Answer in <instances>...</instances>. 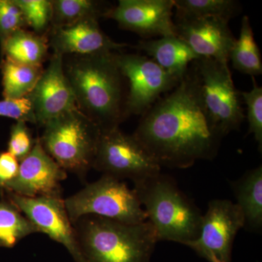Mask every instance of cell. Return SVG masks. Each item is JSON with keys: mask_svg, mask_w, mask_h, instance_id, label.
<instances>
[{"mask_svg": "<svg viewBox=\"0 0 262 262\" xmlns=\"http://www.w3.org/2000/svg\"><path fill=\"white\" fill-rule=\"evenodd\" d=\"M133 136L160 167L187 168L216 156L223 139L202 98L192 66L179 84L141 115Z\"/></svg>", "mask_w": 262, "mask_h": 262, "instance_id": "1", "label": "cell"}, {"mask_svg": "<svg viewBox=\"0 0 262 262\" xmlns=\"http://www.w3.org/2000/svg\"><path fill=\"white\" fill-rule=\"evenodd\" d=\"M66 77L75 95L77 107L102 131L119 127L127 118L124 77L114 52L73 56L64 63Z\"/></svg>", "mask_w": 262, "mask_h": 262, "instance_id": "2", "label": "cell"}, {"mask_svg": "<svg viewBox=\"0 0 262 262\" xmlns=\"http://www.w3.org/2000/svg\"><path fill=\"white\" fill-rule=\"evenodd\" d=\"M74 227L84 262H149L158 242L148 220L129 225L90 215Z\"/></svg>", "mask_w": 262, "mask_h": 262, "instance_id": "3", "label": "cell"}, {"mask_svg": "<svg viewBox=\"0 0 262 262\" xmlns=\"http://www.w3.org/2000/svg\"><path fill=\"white\" fill-rule=\"evenodd\" d=\"M134 189L158 241L186 246L198 238L203 215L171 177L159 173L134 183Z\"/></svg>", "mask_w": 262, "mask_h": 262, "instance_id": "4", "label": "cell"}, {"mask_svg": "<svg viewBox=\"0 0 262 262\" xmlns=\"http://www.w3.org/2000/svg\"><path fill=\"white\" fill-rule=\"evenodd\" d=\"M43 127L39 138L46 152L67 173L84 180L94 166L99 127L77 107L52 119Z\"/></svg>", "mask_w": 262, "mask_h": 262, "instance_id": "5", "label": "cell"}, {"mask_svg": "<svg viewBox=\"0 0 262 262\" xmlns=\"http://www.w3.org/2000/svg\"><path fill=\"white\" fill-rule=\"evenodd\" d=\"M71 222L85 215H97L122 223L136 225L147 220L134 189L125 183L103 175L80 191L64 200Z\"/></svg>", "mask_w": 262, "mask_h": 262, "instance_id": "6", "label": "cell"}, {"mask_svg": "<svg viewBox=\"0 0 262 262\" xmlns=\"http://www.w3.org/2000/svg\"><path fill=\"white\" fill-rule=\"evenodd\" d=\"M191 66L205 107L219 134L224 138L239 130L246 117L228 63L201 57Z\"/></svg>", "mask_w": 262, "mask_h": 262, "instance_id": "7", "label": "cell"}, {"mask_svg": "<svg viewBox=\"0 0 262 262\" xmlns=\"http://www.w3.org/2000/svg\"><path fill=\"white\" fill-rule=\"evenodd\" d=\"M93 168L103 175L134 183L160 173L161 167L139 141L119 127L102 131Z\"/></svg>", "mask_w": 262, "mask_h": 262, "instance_id": "8", "label": "cell"}, {"mask_svg": "<svg viewBox=\"0 0 262 262\" xmlns=\"http://www.w3.org/2000/svg\"><path fill=\"white\" fill-rule=\"evenodd\" d=\"M114 58L122 75L128 82L125 106L126 117L144 115L162 95L171 91L182 80L148 56L114 52Z\"/></svg>", "mask_w": 262, "mask_h": 262, "instance_id": "9", "label": "cell"}, {"mask_svg": "<svg viewBox=\"0 0 262 262\" xmlns=\"http://www.w3.org/2000/svg\"><path fill=\"white\" fill-rule=\"evenodd\" d=\"M245 226L244 214L236 203L213 200L202 218L199 236L186 246L209 262H231L234 239Z\"/></svg>", "mask_w": 262, "mask_h": 262, "instance_id": "10", "label": "cell"}, {"mask_svg": "<svg viewBox=\"0 0 262 262\" xmlns=\"http://www.w3.org/2000/svg\"><path fill=\"white\" fill-rule=\"evenodd\" d=\"M22 213L37 229L61 244L76 262H84L73 224L71 222L61 196H39L27 198L14 193L4 192Z\"/></svg>", "mask_w": 262, "mask_h": 262, "instance_id": "11", "label": "cell"}, {"mask_svg": "<svg viewBox=\"0 0 262 262\" xmlns=\"http://www.w3.org/2000/svg\"><path fill=\"white\" fill-rule=\"evenodd\" d=\"M173 8V0H120L104 18L113 19L120 28L144 39L177 37Z\"/></svg>", "mask_w": 262, "mask_h": 262, "instance_id": "12", "label": "cell"}, {"mask_svg": "<svg viewBox=\"0 0 262 262\" xmlns=\"http://www.w3.org/2000/svg\"><path fill=\"white\" fill-rule=\"evenodd\" d=\"M67 178V172L46 152L38 137L31 152L20 162L18 175L0 191L27 198L61 196V184Z\"/></svg>", "mask_w": 262, "mask_h": 262, "instance_id": "13", "label": "cell"}, {"mask_svg": "<svg viewBox=\"0 0 262 262\" xmlns=\"http://www.w3.org/2000/svg\"><path fill=\"white\" fill-rule=\"evenodd\" d=\"M35 117L36 125H45L62 114L77 108L75 95L66 77L63 56L53 53L35 87L28 95Z\"/></svg>", "mask_w": 262, "mask_h": 262, "instance_id": "14", "label": "cell"}, {"mask_svg": "<svg viewBox=\"0 0 262 262\" xmlns=\"http://www.w3.org/2000/svg\"><path fill=\"white\" fill-rule=\"evenodd\" d=\"M177 37L198 56L228 63L235 40L229 21L217 18H175Z\"/></svg>", "mask_w": 262, "mask_h": 262, "instance_id": "15", "label": "cell"}, {"mask_svg": "<svg viewBox=\"0 0 262 262\" xmlns=\"http://www.w3.org/2000/svg\"><path fill=\"white\" fill-rule=\"evenodd\" d=\"M49 44L53 53L89 56L119 51L127 43L115 42L100 28L98 19L87 18L67 27L51 28Z\"/></svg>", "mask_w": 262, "mask_h": 262, "instance_id": "16", "label": "cell"}, {"mask_svg": "<svg viewBox=\"0 0 262 262\" xmlns=\"http://www.w3.org/2000/svg\"><path fill=\"white\" fill-rule=\"evenodd\" d=\"M134 48L145 52L148 57L179 80L186 75L189 64L201 58L178 37L144 39Z\"/></svg>", "mask_w": 262, "mask_h": 262, "instance_id": "17", "label": "cell"}, {"mask_svg": "<svg viewBox=\"0 0 262 262\" xmlns=\"http://www.w3.org/2000/svg\"><path fill=\"white\" fill-rule=\"evenodd\" d=\"M237 203L242 211L244 227L252 231L262 227V167L252 169L232 184Z\"/></svg>", "mask_w": 262, "mask_h": 262, "instance_id": "18", "label": "cell"}, {"mask_svg": "<svg viewBox=\"0 0 262 262\" xmlns=\"http://www.w3.org/2000/svg\"><path fill=\"white\" fill-rule=\"evenodd\" d=\"M4 59L21 64L42 67L47 56L49 41L45 34L20 29L1 44Z\"/></svg>", "mask_w": 262, "mask_h": 262, "instance_id": "19", "label": "cell"}, {"mask_svg": "<svg viewBox=\"0 0 262 262\" xmlns=\"http://www.w3.org/2000/svg\"><path fill=\"white\" fill-rule=\"evenodd\" d=\"M229 61L234 69L245 75L255 76L262 74V62L259 48L254 39L248 16H244L241 23L238 39L234 40L229 53Z\"/></svg>", "mask_w": 262, "mask_h": 262, "instance_id": "20", "label": "cell"}, {"mask_svg": "<svg viewBox=\"0 0 262 262\" xmlns=\"http://www.w3.org/2000/svg\"><path fill=\"white\" fill-rule=\"evenodd\" d=\"M43 70L42 67L21 64L3 58L1 72L4 99H20L28 96Z\"/></svg>", "mask_w": 262, "mask_h": 262, "instance_id": "21", "label": "cell"}, {"mask_svg": "<svg viewBox=\"0 0 262 262\" xmlns=\"http://www.w3.org/2000/svg\"><path fill=\"white\" fill-rule=\"evenodd\" d=\"M51 28L67 27L87 18L104 17L111 8L93 0H52Z\"/></svg>", "mask_w": 262, "mask_h": 262, "instance_id": "22", "label": "cell"}, {"mask_svg": "<svg viewBox=\"0 0 262 262\" xmlns=\"http://www.w3.org/2000/svg\"><path fill=\"white\" fill-rule=\"evenodd\" d=\"M0 200V248L15 247L21 239L39 233L37 229L1 192Z\"/></svg>", "mask_w": 262, "mask_h": 262, "instance_id": "23", "label": "cell"}, {"mask_svg": "<svg viewBox=\"0 0 262 262\" xmlns=\"http://www.w3.org/2000/svg\"><path fill=\"white\" fill-rule=\"evenodd\" d=\"M175 18H217L229 21L242 10L235 0H173Z\"/></svg>", "mask_w": 262, "mask_h": 262, "instance_id": "24", "label": "cell"}, {"mask_svg": "<svg viewBox=\"0 0 262 262\" xmlns=\"http://www.w3.org/2000/svg\"><path fill=\"white\" fill-rule=\"evenodd\" d=\"M23 14L27 26L36 34H44L52 20V5L49 0H14Z\"/></svg>", "mask_w": 262, "mask_h": 262, "instance_id": "25", "label": "cell"}, {"mask_svg": "<svg viewBox=\"0 0 262 262\" xmlns=\"http://www.w3.org/2000/svg\"><path fill=\"white\" fill-rule=\"evenodd\" d=\"M253 88L248 92L241 93L247 106L248 134H253L258 143V149H262V88L258 86L252 77Z\"/></svg>", "mask_w": 262, "mask_h": 262, "instance_id": "26", "label": "cell"}, {"mask_svg": "<svg viewBox=\"0 0 262 262\" xmlns=\"http://www.w3.org/2000/svg\"><path fill=\"white\" fill-rule=\"evenodd\" d=\"M27 26L14 0H0V44Z\"/></svg>", "mask_w": 262, "mask_h": 262, "instance_id": "27", "label": "cell"}, {"mask_svg": "<svg viewBox=\"0 0 262 262\" xmlns=\"http://www.w3.org/2000/svg\"><path fill=\"white\" fill-rule=\"evenodd\" d=\"M35 140L33 139L27 122L16 121L10 129L8 151L20 162L31 152Z\"/></svg>", "mask_w": 262, "mask_h": 262, "instance_id": "28", "label": "cell"}, {"mask_svg": "<svg viewBox=\"0 0 262 262\" xmlns=\"http://www.w3.org/2000/svg\"><path fill=\"white\" fill-rule=\"evenodd\" d=\"M0 117L36 125L32 102L28 96L20 99H3L0 101Z\"/></svg>", "mask_w": 262, "mask_h": 262, "instance_id": "29", "label": "cell"}, {"mask_svg": "<svg viewBox=\"0 0 262 262\" xmlns=\"http://www.w3.org/2000/svg\"><path fill=\"white\" fill-rule=\"evenodd\" d=\"M18 160L9 151L0 152V189L18 175Z\"/></svg>", "mask_w": 262, "mask_h": 262, "instance_id": "30", "label": "cell"}]
</instances>
